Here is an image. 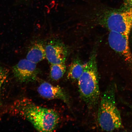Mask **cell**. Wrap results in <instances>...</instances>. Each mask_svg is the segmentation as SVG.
Returning <instances> with one entry per match:
<instances>
[{
    "label": "cell",
    "mask_w": 132,
    "mask_h": 132,
    "mask_svg": "<svg viewBox=\"0 0 132 132\" xmlns=\"http://www.w3.org/2000/svg\"><path fill=\"white\" fill-rule=\"evenodd\" d=\"M10 113L27 120L39 132H52L60 121L55 110L36 105L27 98L18 99L10 108Z\"/></svg>",
    "instance_id": "obj_1"
},
{
    "label": "cell",
    "mask_w": 132,
    "mask_h": 132,
    "mask_svg": "<svg viewBox=\"0 0 132 132\" xmlns=\"http://www.w3.org/2000/svg\"><path fill=\"white\" fill-rule=\"evenodd\" d=\"M84 70L78 81L81 98L89 110L96 108L100 101V92L96 54L93 52L84 64Z\"/></svg>",
    "instance_id": "obj_2"
},
{
    "label": "cell",
    "mask_w": 132,
    "mask_h": 132,
    "mask_svg": "<svg viewBox=\"0 0 132 132\" xmlns=\"http://www.w3.org/2000/svg\"><path fill=\"white\" fill-rule=\"evenodd\" d=\"M116 86L112 82L102 94L98 106L97 120L103 131H113L122 127L121 115L115 100Z\"/></svg>",
    "instance_id": "obj_3"
},
{
    "label": "cell",
    "mask_w": 132,
    "mask_h": 132,
    "mask_svg": "<svg viewBox=\"0 0 132 132\" xmlns=\"http://www.w3.org/2000/svg\"><path fill=\"white\" fill-rule=\"evenodd\" d=\"M105 22L110 31L130 34L132 29V9L111 13L107 16Z\"/></svg>",
    "instance_id": "obj_4"
},
{
    "label": "cell",
    "mask_w": 132,
    "mask_h": 132,
    "mask_svg": "<svg viewBox=\"0 0 132 132\" xmlns=\"http://www.w3.org/2000/svg\"><path fill=\"white\" fill-rule=\"evenodd\" d=\"M12 72L17 80L28 82L37 80L38 71L37 64L27 60L22 59L12 67Z\"/></svg>",
    "instance_id": "obj_5"
},
{
    "label": "cell",
    "mask_w": 132,
    "mask_h": 132,
    "mask_svg": "<svg viewBox=\"0 0 132 132\" xmlns=\"http://www.w3.org/2000/svg\"><path fill=\"white\" fill-rule=\"evenodd\" d=\"M129 35L110 31L108 41L113 50L123 56L127 62L132 64V54L129 41Z\"/></svg>",
    "instance_id": "obj_6"
},
{
    "label": "cell",
    "mask_w": 132,
    "mask_h": 132,
    "mask_svg": "<svg viewBox=\"0 0 132 132\" xmlns=\"http://www.w3.org/2000/svg\"><path fill=\"white\" fill-rule=\"evenodd\" d=\"M37 92L43 98L50 100H60L67 105L70 104V100L67 94L58 86L44 81L38 87Z\"/></svg>",
    "instance_id": "obj_7"
},
{
    "label": "cell",
    "mask_w": 132,
    "mask_h": 132,
    "mask_svg": "<svg viewBox=\"0 0 132 132\" xmlns=\"http://www.w3.org/2000/svg\"><path fill=\"white\" fill-rule=\"evenodd\" d=\"M46 58L51 64L65 63L67 53L63 46L54 43H51L45 47Z\"/></svg>",
    "instance_id": "obj_8"
},
{
    "label": "cell",
    "mask_w": 132,
    "mask_h": 132,
    "mask_svg": "<svg viewBox=\"0 0 132 132\" xmlns=\"http://www.w3.org/2000/svg\"><path fill=\"white\" fill-rule=\"evenodd\" d=\"M46 58L45 47L41 42L33 43L28 50L26 59L37 64Z\"/></svg>",
    "instance_id": "obj_9"
},
{
    "label": "cell",
    "mask_w": 132,
    "mask_h": 132,
    "mask_svg": "<svg viewBox=\"0 0 132 132\" xmlns=\"http://www.w3.org/2000/svg\"><path fill=\"white\" fill-rule=\"evenodd\" d=\"M84 70V64L80 59L77 58L72 61L67 73L68 78L73 81H78Z\"/></svg>",
    "instance_id": "obj_10"
},
{
    "label": "cell",
    "mask_w": 132,
    "mask_h": 132,
    "mask_svg": "<svg viewBox=\"0 0 132 132\" xmlns=\"http://www.w3.org/2000/svg\"><path fill=\"white\" fill-rule=\"evenodd\" d=\"M66 70V66L65 63L59 64H51L50 70L51 78L55 81L60 80L63 76Z\"/></svg>",
    "instance_id": "obj_11"
},
{
    "label": "cell",
    "mask_w": 132,
    "mask_h": 132,
    "mask_svg": "<svg viewBox=\"0 0 132 132\" xmlns=\"http://www.w3.org/2000/svg\"><path fill=\"white\" fill-rule=\"evenodd\" d=\"M8 75L7 70L0 65V101L2 91L7 78Z\"/></svg>",
    "instance_id": "obj_12"
},
{
    "label": "cell",
    "mask_w": 132,
    "mask_h": 132,
    "mask_svg": "<svg viewBox=\"0 0 132 132\" xmlns=\"http://www.w3.org/2000/svg\"><path fill=\"white\" fill-rule=\"evenodd\" d=\"M125 6L128 9H132V0H123Z\"/></svg>",
    "instance_id": "obj_13"
}]
</instances>
